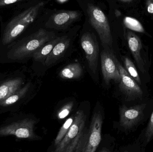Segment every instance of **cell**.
<instances>
[{
	"label": "cell",
	"mask_w": 153,
	"mask_h": 152,
	"mask_svg": "<svg viewBox=\"0 0 153 152\" xmlns=\"http://www.w3.org/2000/svg\"><path fill=\"white\" fill-rule=\"evenodd\" d=\"M45 3L40 2L20 13L8 23L4 31L2 39L3 45L11 43L32 23L36 18L39 10Z\"/></svg>",
	"instance_id": "6da1fadb"
},
{
	"label": "cell",
	"mask_w": 153,
	"mask_h": 152,
	"mask_svg": "<svg viewBox=\"0 0 153 152\" xmlns=\"http://www.w3.org/2000/svg\"><path fill=\"white\" fill-rule=\"evenodd\" d=\"M35 121L33 120H23L13 123L0 129V135H14L20 138H33Z\"/></svg>",
	"instance_id": "30bf717a"
},
{
	"label": "cell",
	"mask_w": 153,
	"mask_h": 152,
	"mask_svg": "<svg viewBox=\"0 0 153 152\" xmlns=\"http://www.w3.org/2000/svg\"><path fill=\"white\" fill-rule=\"evenodd\" d=\"M22 1H24V0H0V7L12 4L17 2Z\"/></svg>",
	"instance_id": "603a6c76"
},
{
	"label": "cell",
	"mask_w": 153,
	"mask_h": 152,
	"mask_svg": "<svg viewBox=\"0 0 153 152\" xmlns=\"http://www.w3.org/2000/svg\"><path fill=\"white\" fill-rule=\"evenodd\" d=\"M116 62L120 76L119 87L127 101L140 100L143 96V92L139 84L131 76L116 58Z\"/></svg>",
	"instance_id": "8992f818"
},
{
	"label": "cell",
	"mask_w": 153,
	"mask_h": 152,
	"mask_svg": "<svg viewBox=\"0 0 153 152\" xmlns=\"http://www.w3.org/2000/svg\"><path fill=\"white\" fill-rule=\"evenodd\" d=\"M80 43L85 53L89 68L92 72L95 74L98 66L99 44L93 35L89 32L83 34L80 39Z\"/></svg>",
	"instance_id": "9c48e42d"
},
{
	"label": "cell",
	"mask_w": 153,
	"mask_h": 152,
	"mask_svg": "<svg viewBox=\"0 0 153 152\" xmlns=\"http://www.w3.org/2000/svg\"><path fill=\"white\" fill-rule=\"evenodd\" d=\"M153 139V112L143 134V146L146 147Z\"/></svg>",
	"instance_id": "44dd1931"
},
{
	"label": "cell",
	"mask_w": 153,
	"mask_h": 152,
	"mask_svg": "<svg viewBox=\"0 0 153 152\" xmlns=\"http://www.w3.org/2000/svg\"><path fill=\"white\" fill-rule=\"evenodd\" d=\"M102 118L100 112L94 114L90 127L85 130L81 141L80 152L96 151L101 141Z\"/></svg>",
	"instance_id": "5b68a950"
},
{
	"label": "cell",
	"mask_w": 153,
	"mask_h": 152,
	"mask_svg": "<svg viewBox=\"0 0 153 152\" xmlns=\"http://www.w3.org/2000/svg\"><path fill=\"white\" fill-rule=\"evenodd\" d=\"M118 1L122 2L127 3L130 2L132 1H134V0H118Z\"/></svg>",
	"instance_id": "d4e9b609"
},
{
	"label": "cell",
	"mask_w": 153,
	"mask_h": 152,
	"mask_svg": "<svg viewBox=\"0 0 153 152\" xmlns=\"http://www.w3.org/2000/svg\"><path fill=\"white\" fill-rule=\"evenodd\" d=\"M74 106L73 102L66 104L57 113V117L59 120L63 119L68 116L72 109Z\"/></svg>",
	"instance_id": "7402d4cb"
},
{
	"label": "cell",
	"mask_w": 153,
	"mask_h": 152,
	"mask_svg": "<svg viewBox=\"0 0 153 152\" xmlns=\"http://www.w3.org/2000/svg\"><path fill=\"white\" fill-rule=\"evenodd\" d=\"M82 66L78 62L71 63L64 68L59 73V76L63 79H76L82 74Z\"/></svg>",
	"instance_id": "2e32d148"
},
{
	"label": "cell",
	"mask_w": 153,
	"mask_h": 152,
	"mask_svg": "<svg viewBox=\"0 0 153 152\" xmlns=\"http://www.w3.org/2000/svg\"><path fill=\"white\" fill-rule=\"evenodd\" d=\"M124 63L125 69L130 76L139 84H142V81L139 73L135 65L129 58L127 57L124 58Z\"/></svg>",
	"instance_id": "e0dca14e"
},
{
	"label": "cell",
	"mask_w": 153,
	"mask_h": 152,
	"mask_svg": "<svg viewBox=\"0 0 153 152\" xmlns=\"http://www.w3.org/2000/svg\"><path fill=\"white\" fill-rule=\"evenodd\" d=\"M86 116L78 110L68 132L60 143L56 146V152H79L82 138L85 131Z\"/></svg>",
	"instance_id": "3957f363"
},
{
	"label": "cell",
	"mask_w": 153,
	"mask_h": 152,
	"mask_svg": "<svg viewBox=\"0 0 153 152\" xmlns=\"http://www.w3.org/2000/svg\"><path fill=\"white\" fill-rule=\"evenodd\" d=\"M62 37H56L46 43L33 54V57L36 60L45 61L50 54L56 45L62 39Z\"/></svg>",
	"instance_id": "9a60e30c"
},
{
	"label": "cell",
	"mask_w": 153,
	"mask_h": 152,
	"mask_svg": "<svg viewBox=\"0 0 153 152\" xmlns=\"http://www.w3.org/2000/svg\"><path fill=\"white\" fill-rule=\"evenodd\" d=\"M70 44V40L67 37H62L56 45L50 54L44 61L45 65L49 66L55 63L64 54Z\"/></svg>",
	"instance_id": "7c38bea8"
},
{
	"label": "cell",
	"mask_w": 153,
	"mask_h": 152,
	"mask_svg": "<svg viewBox=\"0 0 153 152\" xmlns=\"http://www.w3.org/2000/svg\"><path fill=\"white\" fill-rule=\"evenodd\" d=\"M74 119V116H71L69 117L64 123L63 125L60 129V130L55 139L54 145L55 147L60 143V142L63 139L64 137H65V135L69 131L70 127L73 122Z\"/></svg>",
	"instance_id": "d6986e66"
},
{
	"label": "cell",
	"mask_w": 153,
	"mask_h": 152,
	"mask_svg": "<svg viewBox=\"0 0 153 152\" xmlns=\"http://www.w3.org/2000/svg\"><path fill=\"white\" fill-rule=\"evenodd\" d=\"M147 1H153V0H146Z\"/></svg>",
	"instance_id": "484cf974"
},
{
	"label": "cell",
	"mask_w": 153,
	"mask_h": 152,
	"mask_svg": "<svg viewBox=\"0 0 153 152\" xmlns=\"http://www.w3.org/2000/svg\"><path fill=\"white\" fill-rule=\"evenodd\" d=\"M80 16L78 11H64L56 13L52 20L53 24L57 26H65L75 21Z\"/></svg>",
	"instance_id": "4fadbf2b"
},
{
	"label": "cell",
	"mask_w": 153,
	"mask_h": 152,
	"mask_svg": "<svg viewBox=\"0 0 153 152\" xmlns=\"http://www.w3.org/2000/svg\"><path fill=\"white\" fill-rule=\"evenodd\" d=\"M87 12L90 23L99 35L102 46L105 49H109L113 39L106 15L100 8L92 4H88Z\"/></svg>",
	"instance_id": "277c9868"
},
{
	"label": "cell",
	"mask_w": 153,
	"mask_h": 152,
	"mask_svg": "<svg viewBox=\"0 0 153 152\" xmlns=\"http://www.w3.org/2000/svg\"><path fill=\"white\" fill-rule=\"evenodd\" d=\"M146 6L147 12L150 14H153V2L146 1Z\"/></svg>",
	"instance_id": "cb8c5ba5"
},
{
	"label": "cell",
	"mask_w": 153,
	"mask_h": 152,
	"mask_svg": "<svg viewBox=\"0 0 153 152\" xmlns=\"http://www.w3.org/2000/svg\"><path fill=\"white\" fill-rule=\"evenodd\" d=\"M54 37L53 32L40 29L13 46L9 52V55L14 59H22L33 55L43 45Z\"/></svg>",
	"instance_id": "7a4b0ae2"
},
{
	"label": "cell",
	"mask_w": 153,
	"mask_h": 152,
	"mask_svg": "<svg viewBox=\"0 0 153 152\" xmlns=\"http://www.w3.org/2000/svg\"><path fill=\"white\" fill-rule=\"evenodd\" d=\"M124 23L126 26L136 32L144 33L145 32L144 28L140 21L134 18L127 17L125 18Z\"/></svg>",
	"instance_id": "ffe728a7"
},
{
	"label": "cell",
	"mask_w": 153,
	"mask_h": 152,
	"mask_svg": "<svg viewBox=\"0 0 153 152\" xmlns=\"http://www.w3.org/2000/svg\"><path fill=\"white\" fill-rule=\"evenodd\" d=\"M147 104L142 103L132 107L123 105L120 108V125L126 130L136 127L144 117Z\"/></svg>",
	"instance_id": "52a82bcc"
},
{
	"label": "cell",
	"mask_w": 153,
	"mask_h": 152,
	"mask_svg": "<svg viewBox=\"0 0 153 152\" xmlns=\"http://www.w3.org/2000/svg\"><path fill=\"white\" fill-rule=\"evenodd\" d=\"M126 37L128 47L140 71L144 74L147 71V68L141 53L143 45L141 39L137 35L131 31L127 32Z\"/></svg>",
	"instance_id": "8fae6325"
},
{
	"label": "cell",
	"mask_w": 153,
	"mask_h": 152,
	"mask_svg": "<svg viewBox=\"0 0 153 152\" xmlns=\"http://www.w3.org/2000/svg\"><path fill=\"white\" fill-rule=\"evenodd\" d=\"M22 84L21 78L9 80L0 86V101L6 99L18 91Z\"/></svg>",
	"instance_id": "5bb4252c"
},
{
	"label": "cell",
	"mask_w": 153,
	"mask_h": 152,
	"mask_svg": "<svg viewBox=\"0 0 153 152\" xmlns=\"http://www.w3.org/2000/svg\"><path fill=\"white\" fill-rule=\"evenodd\" d=\"M29 87V84H27L19 91H17L13 94L6 98V99L0 101V104L3 106H6V105H11L15 103L20 98H21L25 95Z\"/></svg>",
	"instance_id": "ac0fdd59"
},
{
	"label": "cell",
	"mask_w": 153,
	"mask_h": 152,
	"mask_svg": "<svg viewBox=\"0 0 153 152\" xmlns=\"http://www.w3.org/2000/svg\"><path fill=\"white\" fill-rule=\"evenodd\" d=\"M100 58L103 80L106 84L108 85L111 80L119 83L120 76L115 54L109 49H105L101 53Z\"/></svg>",
	"instance_id": "ba28073f"
}]
</instances>
